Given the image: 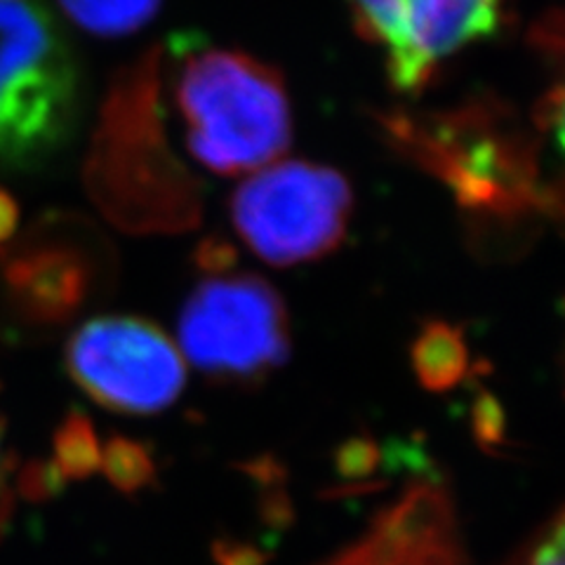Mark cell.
I'll list each match as a JSON object with an SVG mask.
<instances>
[{
  "mask_svg": "<svg viewBox=\"0 0 565 565\" xmlns=\"http://www.w3.org/2000/svg\"><path fill=\"white\" fill-rule=\"evenodd\" d=\"M174 57V106L201 166L234 177L267 168L288 151L292 109L276 68L191 39H182Z\"/></svg>",
  "mask_w": 565,
  "mask_h": 565,
  "instance_id": "obj_1",
  "label": "cell"
},
{
  "mask_svg": "<svg viewBox=\"0 0 565 565\" xmlns=\"http://www.w3.org/2000/svg\"><path fill=\"white\" fill-rule=\"evenodd\" d=\"M78 106V71L43 0H0V168L57 151Z\"/></svg>",
  "mask_w": 565,
  "mask_h": 565,
  "instance_id": "obj_2",
  "label": "cell"
},
{
  "mask_svg": "<svg viewBox=\"0 0 565 565\" xmlns=\"http://www.w3.org/2000/svg\"><path fill=\"white\" fill-rule=\"evenodd\" d=\"M351 210L353 193L344 174L309 161L262 168L232 196L236 232L274 267H292L338 250Z\"/></svg>",
  "mask_w": 565,
  "mask_h": 565,
  "instance_id": "obj_3",
  "label": "cell"
},
{
  "mask_svg": "<svg viewBox=\"0 0 565 565\" xmlns=\"http://www.w3.org/2000/svg\"><path fill=\"white\" fill-rule=\"evenodd\" d=\"M180 347L191 365L212 380L259 382L290 359L286 302L257 274L207 278L182 307Z\"/></svg>",
  "mask_w": 565,
  "mask_h": 565,
  "instance_id": "obj_4",
  "label": "cell"
},
{
  "mask_svg": "<svg viewBox=\"0 0 565 565\" xmlns=\"http://www.w3.org/2000/svg\"><path fill=\"white\" fill-rule=\"evenodd\" d=\"M64 363L102 408L120 415H158L182 396V351L151 321L102 316L81 326L64 349Z\"/></svg>",
  "mask_w": 565,
  "mask_h": 565,
  "instance_id": "obj_5",
  "label": "cell"
},
{
  "mask_svg": "<svg viewBox=\"0 0 565 565\" xmlns=\"http://www.w3.org/2000/svg\"><path fill=\"white\" fill-rule=\"evenodd\" d=\"M365 41L380 47L392 85L419 93L438 66L498 31L504 0H349Z\"/></svg>",
  "mask_w": 565,
  "mask_h": 565,
  "instance_id": "obj_6",
  "label": "cell"
},
{
  "mask_svg": "<svg viewBox=\"0 0 565 565\" xmlns=\"http://www.w3.org/2000/svg\"><path fill=\"white\" fill-rule=\"evenodd\" d=\"M95 245L81 228L52 220L0 250V295L17 323L64 326L93 302L99 286Z\"/></svg>",
  "mask_w": 565,
  "mask_h": 565,
  "instance_id": "obj_7",
  "label": "cell"
},
{
  "mask_svg": "<svg viewBox=\"0 0 565 565\" xmlns=\"http://www.w3.org/2000/svg\"><path fill=\"white\" fill-rule=\"evenodd\" d=\"M321 565H467L450 490L434 479L413 481Z\"/></svg>",
  "mask_w": 565,
  "mask_h": 565,
  "instance_id": "obj_8",
  "label": "cell"
},
{
  "mask_svg": "<svg viewBox=\"0 0 565 565\" xmlns=\"http://www.w3.org/2000/svg\"><path fill=\"white\" fill-rule=\"evenodd\" d=\"M411 363L417 382L431 394H448L471 375V351L465 330L431 318L411 344Z\"/></svg>",
  "mask_w": 565,
  "mask_h": 565,
  "instance_id": "obj_9",
  "label": "cell"
},
{
  "mask_svg": "<svg viewBox=\"0 0 565 565\" xmlns=\"http://www.w3.org/2000/svg\"><path fill=\"white\" fill-rule=\"evenodd\" d=\"M57 3L81 29L114 39L145 26L163 0H57Z\"/></svg>",
  "mask_w": 565,
  "mask_h": 565,
  "instance_id": "obj_10",
  "label": "cell"
},
{
  "mask_svg": "<svg viewBox=\"0 0 565 565\" xmlns=\"http://www.w3.org/2000/svg\"><path fill=\"white\" fill-rule=\"evenodd\" d=\"M52 465L64 481H83L99 471L102 446L93 422L81 411H71L52 440Z\"/></svg>",
  "mask_w": 565,
  "mask_h": 565,
  "instance_id": "obj_11",
  "label": "cell"
},
{
  "mask_svg": "<svg viewBox=\"0 0 565 565\" xmlns=\"http://www.w3.org/2000/svg\"><path fill=\"white\" fill-rule=\"evenodd\" d=\"M106 481L122 494H139L156 486V459L145 440L114 434L102 446V465Z\"/></svg>",
  "mask_w": 565,
  "mask_h": 565,
  "instance_id": "obj_12",
  "label": "cell"
},
{
  "mask_svg": "<svg viewBox=\"0 0 565 565\" xmlns=\"http://www.w3.org/2000/svg\"><path fill=\"white\" fill-rule=\"evenodd\" d=\"M380 448L377 440L367 434H356L342 440L338 452H334V471L342 481L363 483L377 471Z\"/></svg>",
  "mask_w": 565,
  "mask_h": 565,
  "instance_id": "obj_13",
  "label": "cell"
},
{
  "mask_svg": "<svg viewBox=\"0 0 565 565\" xmlns=\"http://www.w3.org/2000/svg\"><path fill=\"white\" fill-rule=\"evenodd\" d=\"M504 565H565L563 544V514L556 511L554 519L527 540L525 546L511 556Z\"/></svg>",
  "mask_w": 565,
  "mask_h": 565,
  "instance_id": "obj_14",
  "label": "cell"
},
{
  "mask_svg": "<svg viewBox=\"0 0 565 565\" xmlns=\"http://www.w3.org/2000/svg\"><path fill=\"white\" fill-rule=\"evenodd\" d=\"M471 434L486 452H494L507 444L504 408L488 392H481L471 405Z\"/></svg>",
  "mask_w": 565,
  "mask_h": 565,
  "instance_id": "obj_15",
  "label": "cell"
},
{
  "mask_svg": "<svg viewBox=\"0 0 565 565\" xmlns=\"http://www.w3.org/2000/svg\"><path fill=\"white\" fill-rule=\"evenodd\" d=\"M64 486L66 481L50 459H35V462H29L22 469V473H17V490L33 502L55 498L60 490H64Z\"/></svg>",
  "mask_w": 565,
  "mask_h": 565,
  "instance_id": "obj_16",
  "label": "cell"
},
{
  "mask_svg": "<svg viewBox=\"0 0 565 565\" xmlns=\"http://www.w3.org/2000/svg\"><path fill=\"white\" fill-rule=\"evenodd\" d=\"M236 247L220 238V236H212V238H205L199 247H196V255H193V259H196V267L207 274V276H222L226 274L228 269L234 267L236 264Z\"/></svg>",
  "mask_w": 565,
  "mask_h": 565,
  "instance_id": "obj_17",
  "label": "cell"
},
{
  "mask_svg": "<svg viewBox=\"0 0 565 565\" xmlns=\"http://www.w3.org/2000/svg\"><path fill=\"white\" fill-rule=\"evenodd\" d=\"M212 558L217 565H267L262 546L236 537H220L212 542Z\"/></svg>",
  "mask_w": 565,
  "mask_h": 565,
  "instance_id": "obj_18",
  "label": "cell"
},
{
  "mask_svg": "<svg viewBox=\"0 0 565 565\" xmlns=\"http://www.w3.org/2000/svg\"><path fill=\"white\" fill-rule=\"evenodd\" d=\"M14 467H17V459L6 446V424H3V419H0V535H3V530L8 527L10 516H12Z\"/></svg>",
  "mask_w": 565,
  "mask_h": 565,
  "instance_id": "obj_19",
  "label": "cell"
},
{
  "mask_svg": "<svg viewBox=\"0 0 565 565\" xmlns=\"http://www.w3.org/2000/svg\"><path fill=\"white\" fill-rule=\"evenodd\" d=\"M20 224V205L8 191L0 189V245H6Z\"/></svg>",
  "mask_w": 565,
  "mask_h": 565,
  "instance_id": "obj_20",
  "label": "cell"
}]
</instances>
